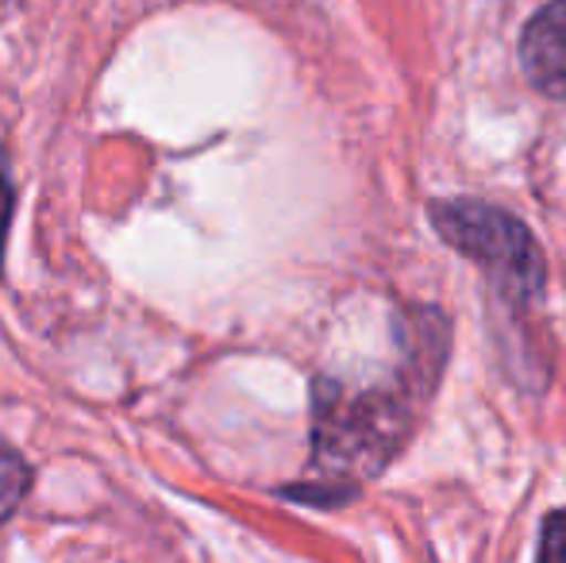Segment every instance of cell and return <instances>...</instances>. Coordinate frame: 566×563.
Returning <instances> with one entry per match:
<instances>
[{
  "label": "cell",
  "mask_w": 566,
  "mask_h": 563,
  "mask_svg": "<svg viewBox=\"0 0 566 563\" xmlns=\"http://www.w3.org/2000/svg\"><path fill=\"white\" fill-rule=\"evenodd\" d=\"M432 217L443 240L474 259L513 301H532L544 290V259L532 232L516 217L482 201H443L432 209Z\"/></svg>",
  "instance_id": "cell-1"
},
{
  "label": "cell",
  "mask_w": 566,
  "mask_h": 563,
  "mask_svg": "<svg viewBox=\"0 0 566 563\" xmlns=\"http://www.w3.org/2000/svg\"><path fill=\"white\" fill-rule=\"evenodd\" d=\"M521 62L539 90L566 97V0H555L528 20L521 39Z\"/></svg>",
  "instance_id": "cell-2"
},
{
  "label": "cell",
  "mask_w": 566,
  "mask_h": 563,
  "mask_svg": "<svg viewBox=\"0 0 566 563\" xmlns=\"http://www.w3.org/2000/svg\"><path fill=\"white\" fill-rule=\"evenodd\" d=\"M28 487H31V471L23 463V456L12 444L0 440V525L15 513V505L23 502Z\"/></svg>",
  "instance_id": "cell-3"
},
{
  "label": "cell",
  "mask_w": 566,
  "mask_h": 563,
  "mask_svg": "<svg viewBox=\"0 0 566 563\" xmlns=\"http://www.w3.org/2000/svg\"><path fill=\"white\" fill-rule=\"evenodd\" d=\"M539 556L563 563L566 560V513H552L544 525V541H539Z\"/></svg>",
  "instance_id": "cell-4"
},
{
  "label": "cell",
  "mask_w": 566,
  "mask_h": 563,
  "mask_svg": "<svg viewBox=\"0 0 566 563\" xmlns=\"http://www.w3.org/2000/svg\"><path fill=\"white\" fill-rule=\"evenodd\" d=\"M8 217H12V181H8V163L0 158V251H4Z\"/></svg>",
  "instance_id": "cell-5"
}]
</instances>
